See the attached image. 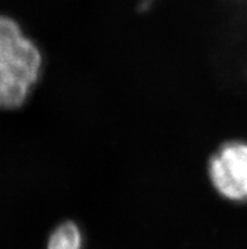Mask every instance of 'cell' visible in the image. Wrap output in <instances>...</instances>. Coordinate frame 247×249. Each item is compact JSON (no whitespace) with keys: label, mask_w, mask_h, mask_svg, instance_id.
Here are the masks:
<instances>
[{"label":"cell","mask_w":247,"mask_h":249,"mask_svg":"<svg viewBox=\"0 0 247 249\" xmlns=\"http://www.w3.org/2000/svg\"><path fill=\"white\" fill-rule=\"evenodd\" d=\"M207 176L223 200L247 202V142L229 141L208 158Z\"/></svg>","instance_id":"2"},{"label":"cell","mask_w":247,"mask_h":249,"mask_svg":"<svg viewBox=\"0 0 247 249\" xmlns=\"http://www.w3.org/2000/svg\"><path fill=\"white\" fill-rule=\"evenodd\" d=\"M47 249H83V231L76 221H61L49 234Z\"/></svg>","instance_id":"3"},{"label":"cell","mask_w":247,"mask_h":249,"mask_svg":"<svg viewBox=\"0 0 247 249\" xmlns=\"http://www.w3.org/2000/svg\"><path fill=\"white\" fill-rule=\"evenodd\" d=\"M41 48L12 17L0 14V110H16L29 100L43 73Z\"/></svg>","instance_id":"1"}]
</instances>
